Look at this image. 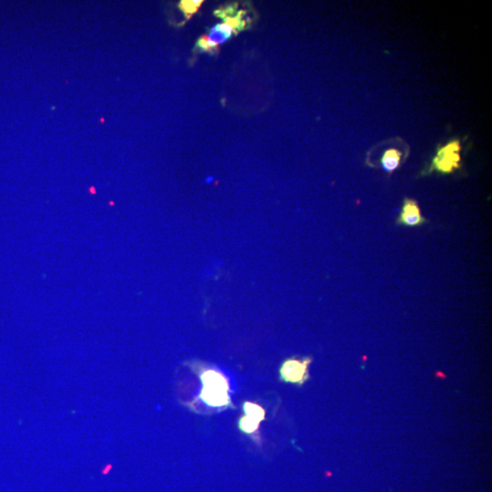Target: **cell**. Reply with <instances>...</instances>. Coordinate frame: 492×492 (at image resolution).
I'll return each mask as SVG.
<instances>
[{"label": "cell", "instance_id": "6da1fadb", "mask_svg": "<svg viewBox=\"0 0 492 492\" xmlns=\"http://www.w3.org/2000/svg\"><path fill=\"white\" fill-rule=\"evenodd\" d=\"M203 382L200 399L212 408H225L232 405L230 387L225 375L214 369H208L201 375Z\"/></svg>", "mask_w": 492, "mask_h": 492}, {"label": "cell", "instance_id": "7a4b0ae2", "mask_svg": "<svg viewBox=\"0 0 492 492\" xmlns=\"http://www.w3.org/2000/svg\"><path fill=\"white\" fill-rule=\"evenodd\" d=\"M310 358L304 361L291 358L283 362L280 369L281 380L286 382L303 385L308 378V365Z\"/></svg>", "mask_w": 492, "mask_h": 492}, {"label": "cell", "instance_id": "3957f363", "mask_svg": "<svg viewBox=\"0 0 492 492\" xmlns=\"http://www.w3.org/2000/svg\"><path fill=\"white\" fill-rule=\"evenodd\" d=\"M460 150L458 141H453L438 151L433 160L435 168L440 172L450 173L454 169L459 168L460 162Z\"/></svg>", "mask_w": 492, "mask_h": 492}, {"label": "cell", "instance_id": "277c9868", "mask_svg": "<svg viewBox=\"0 0 492 492\" xmlns=\"http://www.w3.org/2000/svg\"><path fill=\"white\" fill-rule=\"evenodd\" d=\"M423 218L421 217V211L416 201L412 200H406L403 206L402 216H400V222L403 225L409 226H415L421 225L423 222Z\"/></svg>", "mask_w": 492, "mask_h": 492}, {"label": "cell", "instance_id": "5b68a950", "mask_svg": "<svg viewBox=\"0 0 492 492\" xmlns=\"http://www.w3.org/2000/svg\"><path fill=\"white\" fill-rule=\"evenodd\" d=\"M402 153L395 149L387 150L382 158V165L387 172L395 171L399 165Z\"/></svg>", "mask_w": 492, "mask_h": 492}, {"label": "cell", "instance_id": "8992f818", "mask_svg": "<svg viewBox=\"0 0 492 492\" xmlns=\"http://www.w3.org/2000/svg\"><path fill=\"white\" fill-rule=\"evenodd\" d=\"M244 410L245 416L260 422V423L266 418V410L257 403L245 402Z\"/></svg>", "mask_w": 492, "mask_h": 492}, {"label": "cell", "instance_id": "52a82bcc", "mask_svg": "<svg viewBox=\"0 0 492 492\" xmlns=\"http://www.w3.org/2000/svg\"><path fill=\"white\" fill-rule=\"evenodd\" d=\"M260 422L254 421V419L244 416L240 418L239 428L242 432L247 434H253L258 430L260 427Z\"/></svg>", "mask_w": 492, "mask_h": 492}, {"label": "cell", "instance_id": "ba28073f", "mask_svg": "<svg viewBox=\"0 0 492 492\" xmlns=\"http://www.w3.org/2000/svg\"><path fill=\"white\" fill-rule=\"evenodd\" d=\"M208 37V40H209L210 45L212 47V49L214 48V47L218 46L219 44L225 42L227 40L229 39L228 36H226V35L220 33L219 30H217L216 28H213L212 31H211V33L209 36Z\"/></svg>", "mask_w": 492, "mask_h": 492}, {"label": "cell", "instance_id": "9c48e42d", "mask_svg": "<svg viewBox=\"0 0 492 492\" xmlns=\"http://www.w3.org/2000/svg\"><path fill=\"white\" fill-rule=\"evenodd\" d=\"M201 3V0H192V1H182L180 4L182 11L184 12L187 17H191L192 14L195 13L197 11L199 7H200Z\"/></svg>", "mask_w": 492, "mask_h": 492}, {"label": "cell", "instance_id": "30bf717a", "mask_svg": "<svg viewBox=\"0 0 492 492\" xmlns=\"http://www.w3.org/2000/svg\"><path fill=\"white\" fill-rule=\"evenodd\" d=\"M216 28L217 30H219L220 33H222L226 35V36H228L229 37H230V36H231L233 31V28L231 27H230L229 25H227L226 23L217 25Z\"/></svg>", "mask_w": 492, "mask_h": 492}, {"label": "cell", "instance_id": "8fae6325", "mask_svg": "<svg viewBox=\"0 0 492 492\" xmlns=\"http://www.w3.org/2000/svg\"><path fill=\"white\" fill-rule=\"evenodd\" d=\"M198 46L204 50L212 49V47L210 45L209 40H208L207 36L201 37L200 40L198 41Z\"/></svg>", "mask_w": 492, "mask_h": 492}]
</instances>
